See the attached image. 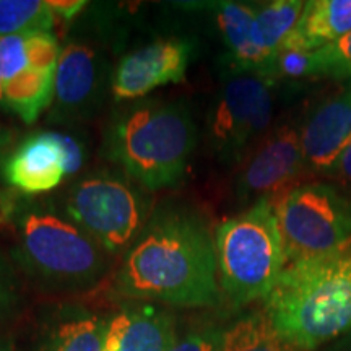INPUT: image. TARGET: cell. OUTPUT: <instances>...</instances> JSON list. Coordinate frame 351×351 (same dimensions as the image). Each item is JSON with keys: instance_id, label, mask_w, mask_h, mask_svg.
<instances>
[{"instance_id": "25", "label": "cell", "mask_w": 351, "mask_h": 351, "mask_svg": "<svg viewBox=\"0 0 351 351\" xmlns=\"http://www.w3.org/2000/svg\"><path fill=\"white\" fill-rule=\"evenodd\" d=\"M20 302V285L10 258L0 249V320L15 313Z\"/></svg>"}, {"instance_id": "27", "label": "cell", "mask_w": 351, "mask_h": 351, "mask_svg": "<svg viewBox=\"0 0 351 351\" xmlns=\"http://www.w3.org/2000/svg\"><path fill=\"white\" fill-rule=\"evenodd\" d=\"M54 16L64 21H73L88 7L85 0H47Z\"/></svg>"}, {"instance_id": "2", "label": "cell", "mask_w": 351, "mask_h": 351, "mask_svg": "<svg viewBox=\"0 0 351 351\" xmlns=\"http://www.w3.org/2000/svg\"><path fill=\"white\" fill-rule=\"evenodd\" d=\"M199 143V125L186 101H129L109 117L101 156L156 192L179 186Z\"/></svg>"}, {"instance_id": "29", "label": "cell", "mask_w": 351, "mask_h": 351, "mask_svg": "<svg viewBox=\"0 0 351 351\" xmlns=\"http://www.w3.org/2000/svg\"><path fill=\"white\" fill-rule=\"evenodd\" d=\"M10 143H12V134H10V132L0 135V173H2L3 161H5L7 155L10 153V152H8V148H10Z\"/></svg>"}, {"instance_id": "32", "label": "cell", "mask_w": 351, "mask_h": 351, "mask_svg": "<svg viewBox=\"0 0 351 351\" xmlns=\"http://www.w3.org/2000/svg\"><path fill=\"white\" fill-rule=\"evenodd\" d=\"M8 130H5V129H2V127H0V135H3V134H7Z\"/></svg>"}, {"instance_id": "12", "label": "cell", "mask_w": 351, "mask_h": 351, "mask_svg": "<svg viewBox=\"0 0 351 351\" xmlns=\"http://www.w3.org/2000/svg\"><path fill=\"white\" fill-rule=\"evenodd\" d=\"M197 43L192 36H169L134 49L116 64L111 96L114 101L147 98L158 88L181 83L195 59Z\"/></svg>"}, {"instance_id": "24", "label": "cell", "mask_w": 351, "mask_h": 351, "mask_svg": "<svg viewBox=\"0 0 351 351\" xmlns=\"http://www.w3.org/2000/svg\"><path fill=\"white\" fill-rule=\"evenodd\" d=\"M225 327L207 324L178 337L168 351H218Z\"/></svg>"}, {"instance_id": "33", "label": "cell", "mask_w": 351, "mask_h": 351, "mask_svg": "<svg viewBox=\"0 0 351 351\" xmlns=\"http://www.w3.org/2000/svg\"><path fill=\"white\" fill-rule=\"evenodd\" d=\"M350 82H351V80H350Z\"/></svg>"}, {"instance_id": "23", "label": "cell", "mask_w": 351, "mask_h": 351, "mask_svg": "<svg viewBox=\"0 0 351 351\" xmlns=\"http://www.w3.org/2000/svg\"><path fill=\"white\" fill-rule=\"evenodd\" d=\"M315 77L314 52L300 49H280L276 52L270 69V78L276 83L278 78L301 80Z\"/></svg>"}, {"instance_id": "10", "label": "cell", "mask_w": 351, "mask_h": 351, "mask_svg": "<svg viewBox=\"0 0 351 351\" xmlns=\"http://www.w3.org/2000/svg\"><path fill=\"white\" fill-rule=\"evenodd\" d=\"M60 43L54 33L0 36V78L7 112L32 125L54 101Z\"/></svg>"}, {"instance_id": "17", "label": "cell", "mask_w": 351, "mask_h": 351, "mask_svg": "<svg viewBox=\"0 0 351 351\" xmlns=\"http://www.w3.org/2000/svg\"><path fill=\"white\" fill-rule=\"evenodd\" d=\"M108 320L78 304H60L44 319L38 351H103Z\"/></svg>"}, {"instance_id": "6", "label": "cell", "mask_w": 351, "mask_h": 351, "mask_svg": "<svg viewBox=\"0 0 351 351\" xmlns=\"http://www.w3.org/2000/svg\"><path fill=\"white\" fill-rule=\"evenodd\" d=\"M59 200L64 212L108 254L127 252L155 210L152 192L117 168L78 176Z\"/></svg>"}, {"instance_id": "15", "label": "cell", "mask_w": 351, "mask_h": 351, "mask_svg": "<svg viewBox=\"0 0 351 351\" xmlns=\"http://www.w3.org/2000/svg\"><path fill=\"white\" fill-rule=\"evenodd\" d=\"M178 340L174 315L160 307H124L108 320L103 351H168Z\"/></svg>"}, {"instance_id": "9", "label": "cell", "mask_w": 351, "mask_h": 351, "mask_svg": "<svg viewBox=\"0 0 351 351\" xmlns=\"http://www.w3.org/2000/svg\"><path fill=\"white\" fill-rule=\"evenodd\" d=\"M112 39L106 33L69 36L60 46L56 72L54 101L47 122L78 125L93 119L111 95Z\"/></svg>"}, {"instance_id": "28", "label": "cell", "mask_w": 351, "mask_h": 351, "mask_svg": "<svg viewBox=\"0 0 351 351\" xmlns=\"http://www.w3.org/2000/svg\"><path fill=\"white\" fill-rule=\"evenodd\" d=\"M328 176L335 178L337 182L345 189V192L351 194V145L339 156V160L328 171Z\"/></svg>"}, {"instance_id": "11", "label": "cell", "mask_w": 351, "mask_h": 351, "mask_svg": "<svg viewBox=\"0 0 351 351\" xmlns=\"http://www.w3.org/2000/svg\"><path fill=\"white\" fill-rule=\"evenodd\" d=\"M301 147V127L282 124L258 140L245 156L236 179L234 192L241 205L282 197L306 173Z\"/></svg>"}, {"instance_id": "5", "label": "cell", "mask_w": 351, "mask_h": 351, "mask_svg": "<svg viewBox=\"0 0 351 351\" xmlns=\"http://www.w3.org/2000/svg\"><path fill=\"white\" fill-rule=\"evenodd\" d=\"M219 288L231 306L263 300L287 267L274 200H261L215 231Z\"/></svg>"}, {"instance_id": "14", "label": "cell", "mask_w": 351, "mask_h": 351, "mask_svg": "<svg viewBox=\"0 0 351 351\" xmlns=\"http://www.w3.org/2000/svg\"><path fill=\"white\" fill-rule=\"evenodd\" d=\"M351 145V85L324 101L301 127V147L306 169L328 174Z\"/></svg>"}, {"instance_id": "26", "label": "cell", "mask_w": 351, "mask_h": 351, "mask_svg": "<svg viewBox=\"0 0 351 351\" xmlns=\"http://www.w3.org/2000/svg\"><path fill=\"white\" fill-rule=\"evenodd\" d=\"M62 142L67 153V173L70 178V176H75L85 165L86 147L77 135L62 134Z\"/></svg>"}, {"instance_id": "16", "label": "cell", "mask_w": 351, "mask_h": 351, "mask_svg": "<svg viewBox=\"0 0 351 351\" xmlns=\"http://www.w3.org/2000/svg\"><path fill=\"white\" fill-rule=\"evenodd\" d=\"M212 12L226 47L225 69L258 72L270 78L271 62L254 36L256 5L244 2H215Z\"/></svg>"}, {"instance_id": "1", "label": "cell", "mask_w": 351, "mask_h": 351, "mask_svg": "<svg viewBox=\"0 0 351 351\" xmlns=\"http://www.w3.org/2000/svg\"><path fill=\"white\" fill-rule=\"evenodd\" d=\"M116 289L138 301L178 307L218 306L217 251L207 219L178 202L155 207L124 254Z\"/></svg>"}, {"instance_id": "4", "label": "cell", "mask_w": 351, "mask_h": 351, "mask_svg": "<svg viewBox=\"0 0 351 351\" xmlns=\"http://www.w3.org/2000/svg\"><path fill=\"white\" fill-rule=\"evenodd\" d=\"M262 301L271 326L298 351L350 333L351 252L287 265Z\"/></svg>"}, {"instance_id": "20", "label": "cell", "mask_w": 351, "mask_h": 351, "mask_svg": "<svg viewBox=\"0 0 351 351\" xmlns=\"http://www.w3.org/2000/svg\"><path fill=\"white\" fill-rule=\"evenodd\" d=\"M304 3L301 0H274L263 5H256L254 36L257 46L269 57L270 62H274L283 41L295 29Z\"/></svg>"}, {"instance_id": "31", "label": "cell", "mask_w": 351, "mask_h": 351, "mask_svg": "<svg viewBox=\"0 0 351 351\" xmlns=\"http://www.w3.org/2000/svg\"><path fill=\"white\" fill-rule=\"evenodd\" d=\"M0 109H2V111H7V103H5V95H3L2 78H0Z\"/></svg>"}, {"instance_id": "19", "label": "cell", "mask_w": 351, "mask_h": 351, "mask_svg": "<svg viewBox=\"0 0 351 351\" xmlns=\"http://www.w3.org/2000/svg\"><path fill=\"white\" fill-rule=\"evenodd\" d=\"M218 351H298L287 343L267 314L261 311L241 315L225 327L221 345Z\"/></svg>"}, {"instance_id": "7", "label": "cell", "mask_w": 351, "mask_h": 351, "mask_svg": "<svg viewBox=\"0 0 351 351\" xmlns=\"http://www.w3.org/2000/svg\"><path fill=\"white\" fill-rule=\"evenodd\" d=\"M274 204L287 265L348 251L351 199L332 184H300Z\"/></svg>"}, {"instance_id": "8", "label": "cell", "mask_w": 351, "mask_h": 351, "mask_svg": "<svg viewBox=\"0 0 351 351\" xmlns=\"http://www.w3.org/2000/svg\"><path fill=\"white\" fill-rule=\"evenodd\" d=\"M274 85L258 72L223 67L221 83L207 112V142L219 163H241L269 129Z\"/></svg>"}, {"instance_id": "30", "label": "cell", "mask_w": 351, "mask_h": 351, "mask_svg": "<svg viewBox=\"0 0 351 351\" xmlns=\"http://www.w3.org/2000/svg\"><path fill=\"white\" fill-rule=\"evenodd\" d=\"M0 351H16L12 337H0Z\"/></svg>"}, {"instance_id": "18", "label": "cell", "mask_w": 351, "mask_h": 351, "mask_svg": "<svg viewBox=\"0 0 351 351\" xmlns=\"http://www.w3.org/2000/svg\"><path fill=\"white\" fill-rule=\"evenodd\" d=\"M351 32V0H311L280 49L315 52Z\"/></svg>"}, {"instance_id": "22", "label": "cell", "mask_w": 351, "mask_h": 351, "mask_svg": "<svg viewBox=\"0 0 351 351\" xmlns=\"http://www.w3.org/2000/svg\"><path fill=\"white\" fill-rule=\"evenodd\" d=\"M315 77L351 80V32L339 41L314 52Z\"/></svg>"}, {"instance_id": "13", "label": "cell", "mask_w": 351, "mask_h": 351, "mask_svg": "<svg viewBox=\"0 0 351 351\" xmlns=\"http://www.w3.org/2000/svg\"><path fill=\"white\" fill-rule=\"evenodd\" d=\"M2 176L21 195L38 197L54 191L69 178L62 134L41 130L25 137L7 155Z\"/></svg>"}, {"instance_id": "21", "label": "cell", "mask_w": 351, "mask_h": 351, "mask_svg": "<svg viewBox=\"0 0 351 351\" xmlns=\"http://www.w3.org/2000/svg\"><path fill=\"white\" fill-rule=\"evenodd\" d=\"M56 16L46 0H0V36L52 33Z\"/></svg>"}, {"instance_id": "3", "label": "cell", "mask_w": 351, "mask_h": 351, "mask_svg": "<svg viewBox=\"0 0 351 351\" xmlns=\"http://www.w3.org/2000/svg\"><path fill=\"white\" fill-rule=\"evenodd\" d=\"M0 217L15 239L12 258L43 287L80 291L106 274L109 254L54 199L2 195Z\"/></svg>"}]
</instances>
